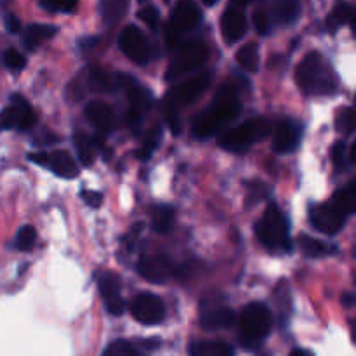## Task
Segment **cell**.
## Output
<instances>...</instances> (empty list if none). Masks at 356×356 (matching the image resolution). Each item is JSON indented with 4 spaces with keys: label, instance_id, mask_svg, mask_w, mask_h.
<instances>
[{
    "label": "cell",
    "instance_id": "cell-35",
    "mask_svg": "<svg viewBox=\"0 0 356 356\" xmlns=\"http://www.w3.org/2000/svg\"><path fill=\"white\" fill-rule=\"evenodd\" d=\"M139 353H141V350H138L136 344L129 343V341H115L104 350L106 356H136Z\"/></svg>",
    "mask_w": 356,
    "mask_h": 356
},
{
    "label": "cell",
    "instance_id": "cell-29",
    "mask_svg": "<svg viewBox=\"0 0 356 356\" xmlns=\"http://www.w3.org/2000/svg\"><path fill=\"white\" fill-rule=\"evenodd\" d=\"M275 301H277L278 308V316H280L282 327H285V323H289V318H291V309H292V298H291V289H289V284L282 282L280 285L275 291Z\"/></svg>",
    "mask_w": 356,
    "mask_h": 356
},
{
    "label": "cell",
    "instance_id": "cell-7",
    "mask_svg": "<svg viewBox=\"0 0 356 356\" xmlns=\"http://www.w3.org/2000/svg\"><path fill=\"white\" fill-rule=\"evenodd\" d=\"M202 13L200 7L193 0H179L174 7L170 19L165 26V38L170 47H176L181 42V38L193 31L195 28L200 26Z\"/></svg>",
    "mask_w": 356,
    "mask_h": 356
},
{
    "label": "cell",
    "instance_id": "cell-11",
    "mask_svg": "<svg viewBox=\"0 0 356 356\" xmlns=\"http://www.w3.org/2000/svg\"><path fill=\"white\" fill-rule=\"evenodd\" d=\"M233 323H235V312L222 301L218 302V296L214 294V299H202L200 325L205 330H222L232 327Z\"/></svg>",
    "mask_w": 356,
    "mask_h": 356
},
{
    "label": "cell",
    "instance_id": "cell-28",
    "mask_svg": "<svg viewBox=\"0 0 356 356\" xmlns=\"http://www.w3.org/2000/svg\"><path fill=\"white\" fill-rule=\"evenodd\" d=\"M129 0H99L101 16H103L104 23L115 24L118 19L124 17L127 13Z\"/></svg>",
    "mask_w": 356,
    "mask_h": 356
},
{
    "label": "cell",
    "instance_id": "cell-40",
    "mask_svg": "<svg viewBox=\"0 0 356 356\" xmlns=\"http://www.w3.org/2000/svg\"><path fill=\"white\" fill-rule=\"evenodd\" d=\"M3 63H6L7 68L13 70V72H21V70L26 66V58H24L19 51H16V49H9V51H6V54H3Z\"/></svg>",
    "mask_w": 356,
    "mask_h": 356
},
{
    "label": "cell",
    "instance_id": "cell-50",
    "mask_svg": "<svg viewBox=\"0 0 356 356\" xmlns=\"http://www.w3.org/2000/svg\"><path fill=\"white\" fill-rule=\"evenodd\" d=\"M138 2L139 3H146V2H148V0H138Z\"/></svg>",
    "mask_w": 356,
    "mask_h": 356
},
{
    "label": "cell",
    "instance_id": "cell-44",
    "mask_svg": "<svg viewBox=\"0 0 356 356\" xmlns=\"http://www.w3.org/2000/svg\"><path fill=\"white\" fill-rule=\"evenodd\" d=\"M6 26H7V30L10 31V33H17V31L21 30L19 19H17L16 16H13V14H9V16L6 17Z\"/></svg>",
    "mask_w": 356,
    "mask_h": 356
},
{
    "label": "cell",
    "instance_id": "cell-31",
    "mask_svg": "<svg viewBox=\"0 0 356 356\" xmlns=\"http://www.w3.org/2000/svg\"><path fill=\"white\" fill-rule=\"evenodd\" d=\"M73 143H75L76 148V155H79V160L83 163L86 167L92 165L94 162V149H96V141L87 138L83 132H76L75 138H73Z\"/></svg>",
    "mask_w": 356,
    "mask_h": 356
},
{
    "label": "cell",
    "instance_id": "cell-3",
    "mask_svg": "<svg viewBox=\"0 0 356 356\" xmlns=\"http://www.w3.org/2000/svg\"><path fill=\"white\" fill-rule=\"evenodd\" d=\"M211 82L212 72H204L200 73V75L193 76V79L184 80L179 86H176L174 89L169 90V94H167L165 97V103H163V110H165L167 124H169L172 134L179 136L181 129H183L179 118V108L195 103V101L209 89Z\"/></svg>",
    "mask_w": 356,
    "mask_h": 356
},
{
    "label": "cell",
    "instance_id": "cell-39",
    "mask_svg": "<svg viewBox=\"0 0 356 356\" xmlns=\"http://www.w3.org/2000/svg\"><path fill=\"white\" fill-rule=\"evenodd\" d=\"M138 17L149 28V30L156 31L160 26V13L156 7L148 6V7H143L141 10L138 13Z\"/></svg>",
    "mask_w": 356,
    "mask_h": 356
},
{
    "label": "cell",
    "instance_id": "cell-49",
    "mask_svg": "<svg viewBox=\"0 0 356 356\" xmlns=\"http://www.w3.org/2000/svg\"><path fill=\"white\" fill-rule=\"evenodd\" d=\"M202 2H204L205 6H214V3L218 2V0H202Z\"/></svg>",
    "mask_w": 356,
    "mask_h": 356
},
{
    "label": "cell",
    "instance_id": "cell-30",
    "mask_svg": "<svg viewBox=\"0 0 356 356\" xmlns=\"http://www.w3.org/2000/svg\"><path fill=\"white\" fill-rule=\"evenodd\" d=\"M236 61L245 72H257L259 68V47L256 42L242 45L240 51L236 52Z\"/></svg>",
    "mask_w": 356,
    "mask_h": 356
},
{
    "label": "cell",
    "instance_id": "cell-36",
    "mask_svg": "<svg viewBox=\"0 0 356 356\" xmlns=\"http://www.w3.org/2000/svg\"><path fill=\"white\" fill-rule=\"evenodd\" d=\"M336 129L339 134L350 136L355 129V111L353 108H344L336 120Z\"/></svg>",
    "mask_w": 356,
    "mask_h": 356
},
{
    "label": "cell",
    "instance_id": "cell-15",
    "mask_svg": "<svg viewBox=\"0 0 356 356\" xmlns=\"http://www.w3.org/2000/svg\"><path fill=\"white\" fill-rule=\"evenodd\" d=\"M120 49L131 61L136 65H148L149 61V44L145 33L138 26H127L118 38Z\"/></svg>",
    "mask_w": 356,
    "mask_h": 356
},
{
    "label": "cell",
    "instance_id": "cell-34",
    "mask_svg": "<svg viewBox=\"0 0 356 356\" xmlns=\"http://www.w3.org/2000/svg\"><path fill=\"white\" fill-rule=\"evenodd\" d=\"M160 138H162V129H160V127H153V131L148 132L146 139H145V141H143L141 149H139V152H138V159L148 160L149 156L153 155V152H155V149H156V146H159Z\"/></svg>",
    "mask_w": 356,
    "mask_h": 356
},
{
    "label": "cell",
    "instance_id": "cell-17",
    "mask_svg": "<svg viewBox=\"0 0 356 356\" xmlns=\"http://www.w3.org/2000/svg\"><path fill=\"white\" fill-rule=\"evenodd\" d=\"M97 287H99V292L101 296H103L108 312L115 316L122 315V313L125 312V301L120 296V278H118L113 271L101 273L99 277H97Z\"/></svg>",
    "mask_w": 356,
    "mask_h": 356
},
{
    "label": "cell",
    "instance_id": "cell-42",
    "mask_svg": "<svg viewBox=\"0 0 356 356\" xmlns=\"http://www.w3.org/2000/svg\"><path fill=\"white\" fill-rule=\"evenodd\" d=\"M40 6L52 13H72L76 7V0H40Z\"/></svg>",
    "mask_w": 356,
    "mask_h": 356
},
{
    "label": "cell",
    "instance_id": "cell-37",
    "mask_svg": "<svg viewBox=\"0 0 356 356\" xmlns=\"http://www.w3.org/2000/svg\"><path fill=\"white\" fill-rule=\"evenodd\" d=\"M332 162L337 170H344L351 165L350 153H348V146L343 141H337L332 148Z\"/></svg>",
    "mask_w": 356,
    "mask_h": 356
},
{
    "label": "cell",
    "instance_id": "cell-5",
    "mask_svg": "<svg viewBox=\"0 0 356 356\" xmlns=\"http://www.w3.org/2000/svg\"><path fill=\"white\" fill-rule=\"evenodd\" d=\"M238 325V339L242 346L252 348L254 344H259L264 337L270 336L273 325L270 308L261 302H250L243 308Z\"/></svg>",
    "mask_w": 356,
    "mask_h": 356
},
{
    "label": "cell",
    "instance_id": "cell-23",
    "mask_svg": "<svg viewBox=\"0 0 356 356\" xmlns=\"http://www.w3.org/2000/svg\"><path fill=\"white\" fill-rule=\"evenodd\" d=\"M190 353L193 356H232L235 350L225 341H195Z\"/></svg>",
    "mask_w": 356,
    "mask_h": 356
},
{
    "label": "cell",
    "instance_id": "cell-2",
    "mask_svg": "<svg viewBox=\"0 0 356 356\" xmlns=\"http://www.w3.org/2000/svg\"><path fill=\"white\" fill-rule=\"evenodd\" d=\"M296 82L302 92L309 96H330L339 87L336 70L320 52L313 51L305 56L296 68Z\"/></svg>",
    "mask_w": 356,
    "mask_h": 356
},
{
    "label": "cell",
    "instance_id": "cell-22",
    "mask_svg": "<svg viewBox=\"0 0 356 356\" xmlns=\"http://www.w3.org/2000/svg\"><path fill=\"white\" fill-rule=\"evenodd\" d=\"M58 33V28L51 26V24H30L24 31V47L28 51H35L37 47H40L42 44H45L47 40H51L54 35Z\"/></svg>",
    "mask_w": 356,
    "mask_h": 356
},
{
    "label": "cell",
    "instance_id": "cell-18",
    "mask_svg": "<svg viewBox=\"0 0 356 356\" xmlns=\"http://www.w3.org/2000/svg\"><path fill=\"white\" fill-rule=\"evenodd\" d=\"M86 117L101 134H110L118 125L117 113L103 101H90L86 106Z\"/></svg>",
    "mask_w": 356,
    "mask_h": 356
},
{
    "label": "cell",
    "instance_id": "cell-38",
    "mask_svg": "<svg viewBox=\"0 0 356 356\" xmlns=\"http://www.w3.org/2000/svg\"><path fill=\"white\" fill-rule=\"evenodd\" d=\"M37 240V233H35L33 226H23L17 233L16 245L19 250H31L33 249V243Z\"/></svg>",
    "mask_w": 356,
    "mask_h": 356
},
{
    "label": "cell",
    "instance_id": "cell-48",
    "mask_svg": "<svg viewBox=\"0 0 356 356\" xmlns=\"http://www.w3.org/2000/svg\"><path fill=\"white\" fill-rule=\"evenodd\" d=\"M292 355H312V351H306V350H301V348H298V350H292Z\"/></svg>",
    "mask_w": 356,
    "mask_h": 356
},
{
    "label": "cell",
    "instance_id": "cell-47",
    "mask_svg": "<svg viewBox=\"0 0 356 356\" xmlns=\"http://www.w3.org/2000/svg\"><path fill=\"white\" fill-rule=\"evenodd\" d=\"M233 6L236 7H243V6H249V3H252L254 0H232Z\"/></svg>",
    "mask_w": 356,
    "mask_h": 356
},
{
    "label": "cell",
    "instance_id": "cell-12",
    "mask_svg": "<svg viewBox=\"0 0 356 356\" xmlns=\"http://www.w3.org/2000/svg\"><path fill=\"white\" fill-rule=\"evenodd\" d=\"M131 313L136 322L143 325H159L165 318V306L159 296L145 292L132 301Z\"/></svg>",
    "mask_w": 356,
    "mask_h": 356
},
{
    "label": "cell",
    "instance_id": "cell-13",
    "mask_svg": "<svg viewBox=\"0 0 356 356\" xmlns=\"http://www.w3.org/2000/svg\"><path fill=\"white\" fill-rule=\"evenodd\" d=\"M348 216H344L339 209L334 207L330 202L312 207L309 211V222L313 228L325 235H336L344 228Z\"/></svg>",
    "mask_w": 356,
    "mask_h": 356
},
{
    "label": "cell",
    "instance_id": "cell-14",
    "mask_svg": "<svg viewBox=\"0 0 356 356\" xmlns=\"http://www.w3.org/2000/svg\"><path fill=\"white\" fill-rule=\"evenodd\" d=\"M28 159L37 165L45 167L52 170L56 176L65 177V179H73L79 176V165L75 160L66 152H51V153H30Z\"/></svg>",
    "mask_w": 356,
    "mask_h": 356
},
{
    "label": "cell",
    "instance_id": "cell-45",
    "mask_svg": "<svg viewBox=\"0 0 356 356\" xmlns=\"http://www.w3.org/2000/svg\"><path fill=\"white\" fill-rule=\"evenodd\" d=\"M138 344L143 348V350L153 351V350H159L160 341L159 339H143L141 343H138Z\"/></svg>",
    "mask_w": 356,
    "mask_h": 356
},
{
    "label": "cell",
    "instance_id": "cell-41",
    "mask_svg": "<svg viewBox=\"0 0 356 356\" xmlns=\"http://www.w3.org/2000/svg\"><path fill=\"white\" fill-rule=\"evenodd\" d=\"M254 26H256L257 33L270 35L271 31V14L266 9H257L254 13Z\"/></svg>",
    "mask_w": 356,
    "mask_h": 356
},
{
    "label": "cell",
    "instance_id": "cell-33",
    "mask_svg": "<svg viewBox=\"0 0 356 356\" xmlns=\"http://www.w3.org/2000/svg\"><path fill=\"white\" fill-rule=\"evenodd\" d=\"M301 249L308 257H322L330 252V249L325 245V243L320 242V240L312 238V236L308 235L301 236Z\"/></svg>",
    "mask_w": 356,
    "mask_h": 356
},
{
    "label": "cell",
    "instance_id": "cell-8",
    "mask_svg": "<svg viewBox=\"0 0 356 356\" xmlns=\"http://www.w3.org/2000/svg\"><path fill=\"white\" fill-rule=\"evenodd\" d=\"M117 89L125 90L129 101L127 113H125V122L132 131H138L139 125L143 124V118L148 113L152 106V96L143 86H139L132 76L118 75L117 73Z\"/></svg>",
    "mask_w": 356,
    "mask_h": 356
},
{
    "label": "cell",
    "instance_id": "cell-21",
    "mask_svg": "<svg viewBox=\"0 0 356 356\" xmlns=\"http://www.w3.org/2000/svg\"><path fill=\"white\" fill-rule=\"evenodd\" d=\"M271 14L278 24L289 26L298 21L299 14H301V2L299 0H273Z\"/></svg>",
    "mask_w": 356,
    "mask_h": 356
},
{
    "label": "cell",
    "instance_id": "cell-27",
    "mask_svg": "<svg viewBox=\"0 0 356 356\" xmlns=\"http://www.w3.org/2000/svg\"><path fill=\"white\" fill-rule=\"evenodd\" d=\"M176 212L170 205H156L152 212V226L156 233H169L174 226Z\"/></svg>",
    "mask_w": 356,
    "mask_h": 356
},
{
    "label": "cell",
    "instance_id": "cell-24",
    "mask_svg": "<svg viewBox=\"0 0 356 356\" xmlns=\"http://www.w3.org/2000/svg\"><path fill=\"white\" fill-rule=\"evenodd\" d=\"M87 86L94 92L117 90V75L103 68H90L87 73Z\"/></svg>",
    "mask_w": 356,
    "mask_h": 356
},
{
    "label": "cell",
    "instance_id": "cell-26",
    "mask_svg": "<svg viewBox=\"0 0 356 356\" xmlns=\"http://www.w3.org/2000/svg\"><path fill=\"white\" fill-rule=\"evenodd\" d=\"M351 19H353V7H351L346 0H337L332 13L327 17V30H329L330 33H336L341 26L348 24Z\"/></svg>",
    "mask_w": 356,
    "mask_h": 356
},
{
    "label": "cell",
    "instance_id": "cell-9",
    "mask_svg": "<svg viewBox=\"0 0 356 356\" xmlns=\"http://www.w3.org/2000/svg\"><path fill=\"white\" fill-rule=\"evenodd\" d=\"M209 58V51L205 47V44L198 40L191 42H183V44L176 45V52H174V58L170 59L169 68H167V80H176L179 79L184 73L195 72L197 68H200Z\"/></svg>",
    "mask_w": 356,
    "mask_h": 356
},
{
    "label": "cell",
    "instance_id": "cell-43",
    "mask_svg": "<svg viewBox=\"0 0 356 356\" xmlns=\"http://www.w3.org/2000/svg\"><path fill=\"white\" fill-rule=\"evenodd\" d=\"M82 198L87 202V205L90 207H99L103 204V195L99 191H82Z\"/></svg>",
    "mask_w": 356,
    "mask_h": 356
},
{
    "label": "cell",
    "instance_id": "cell-20",
    "mask_svg": "<svg viewBox=\"0 0 356 356\" xmlns=\"http://www.w3.org/2000/svg\"><path fill=\"white\" fill-rule=\"evenodd\" d=\"M299 141H301V127L296 124L294 120H282L277 125L273 134V149L277 153H291L298 148Z\"/></svg>",
    "mask_w": 356,
    "mask_h": 356
},
{
    "label": "cell",
    "instance_id": "cell-4",
    "mask_svg": "<svg viewBox=\"0 0 356 356\" xmlns=\"http://www.w3.org/2000/svg\"><path fill=\"white\" fill-rule=\"evenodd\" d=\"M256 235L268 250H273V252L291 250L289 221L277 204L268 205L263 218L256 225Z\"/></svg>",
    "mask_w": 356,
    "mask_h": 356
},
{
    "label": "cell",
    "instance_id": "cell-51",
    "mask_svg": "<svg viewBox=\"0 0 356 356\" xmlns=\"http://www.w3.org/2000/svg\"><path fill=\"white\" fill-rule=\"evenodd\" d=\"M167 2H169V0H167Z\"/></svg>",
    "mask_w": 356,
    "mask_h": 356
},
{
    "label": "cell",
    "instance_id": "cell-19",
    "mask_svg": "<svg viewBox=\"0 0 356 356\" xmlns=\"http://www.w3.org/2000/svg\"><path fill=\"white\" fill-rule=\"evenodd\" d=\"M221 31L226 44H236L247 33V17L236 6L225 10L221 17Z\"/></svg>",
    "mask_w": 356,
    "mask_h": 356
},
{
    "label": "cell",
    "instance_id": "cell-46",
    "mask_svg": "<svg viewBox=\"0 0 356 356\" xmlns=\"http://www.w3.org/2000/svg\"><path fill=\"white\" fill-rule=\"evenodd\" d=\"M341 301H343V305L346 306V308H351V306H353V301H355V296L353 294H343Z\"/></svg>",
    "mask_w": 356,
    "mask_h": 356
},
{
    "label": "cell",
    "instance_id": "cell-16",
    "mask_svg": "<svg viewBox=\"0 0 356 356\" xmlns=\"http://www.w3.org/2000/svg\"><path fill=\"white\" fill-rule=\"evenodd\" d=\"M138 271L145 280L152 284H165L174 275V264L167 256L153 254V256H145L139 259Z\"/></svg>",
    "mask_w": 356,
    "mask_h": 356
},
{
    "label": "cell",
    "instance_id": "cell-6",
    "mask_svg": "<svg viewBox=\"0 0 356 356\" xmlns=\"http://www.w3.org/2000/svg\"><path fill=\"white\" fill-rule=\"evenodd\" d=\"M271 132V124L266 118H252V120L240 124L238 127H233L226 131L219 138V146L226 152L243 153L257 141H263Z\"/></svg>",
    "mask_w": 356,
    "mask_h": 356
},
{
    "label": "cell",
    "instance_id": "cell-10",
    "mask_svg": "<svg viewBox=\"0 0 356 356\" xmlns=\"http://www.w3.org/2000/svg\"><path fill=\"white\" fill-rule=\"evenodd\" d=\"M33 110L30 103L19 94L10 97V103L6 110L0 113V129H13V131H28L35 125Z\"/></svg>",
    "mask_w": 356,
    "mask_h": 356
},
{
    "label": "cell",
    "instance_id": "cell-32",
    "mask_svg": "<svg viewBox=\"0 0 356 356\" xmlns=\"http://www.w3.org/2000/svg\"><path fill=\"white\" fill-rule=\"evenodd\" d=\"M268 197H270V186L266 183H263V181H249L247 183V207H254V205L259 204Z\"/></svg>",
    "mask_w": 356,
    "mask_h": 356
},
{
    "label": "cell",
    "instance_id": "cell-1",
    "mask_svg": "<svg viewBox=\"0 0 356 356\" xmlns=\"http://www.w3.org/2000/svg\"><path fill=\"white\" fill-rule=\"evenodd\" d=\"M242 111L238 92L232 82L222 83L216 94L214 101L205 111H202L191 125V134L197 139H209L221 132L228 124H232Z\"/></svg>",
    "mask_w": 356,
    "mask_h": 356
},
{
    "label": "cell",
    "instance_id": "cell-25",
    "mask_svg": "<svg viewBox=\"0 0 356 356\" xmlns=\"http://www.w3.org/2000/svg\"><path fill=\"white\" fill-rule=\"evenodd\" d=\"M330 204H332L336 209H339L344 216L350 218V216L355 212V207H356V190H355L353 181H350L346 186L337 190L336 193H334V197L330 198Z\"/></svg>",
    "mask_w": 356,
    "mask_h": 356
}]
</instances>
